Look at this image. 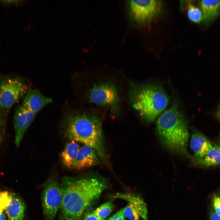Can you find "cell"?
Returning <instances> with one entry per match:
<instances>
[{
  "label": "cell",
  "instance_id": "obj_1",
  "mask_svg": "<svg viewBox=\"0 0 220 220\" xmlns=\"http://www.w3.org/2000/svg\"><path fill=\"white\" fill-rule=\"evenodd\" d=\"M60 185L62 195L61 214L64 219L75 220H80L108 187L105 179L93 175L78 178L64 177Z\"/></svg>",
  "mask_w": 220,
  "mask_h": 220
},
{
  "label": "cell",
  "instance_id": "obj_2",
  "mask_svg": "<svg viewBox=\"0 0 220 220\" xmlns=\"http://www.w3.org/2000/svg\"><path fill=\"white\" fill-rule=\"evenodd\" d=\"M63 125L67 136L95 149L100 157L106 156L101 118L92 112L72 110L65 115Z\"/></svg>",
  "mask_w": 220,
  "mask_h": 220
},
{
  "label": "cell",
  "instance_id": "obj_3",
  "mask_svg": "<svg viewBox=\"0 0 220 220\" xmlns=\"http://www.w3.org/2000/svg\"><path fill=\"white\" fill-rule=\"evenodd\" d=\"M156 132L167 149L174 152L187 155L189 133L186 120L175 105L165 111L158 118Z\"/></svg>",
  "mask_w": 220,
  "mask_h": 220
},
{
  "label": "cell",
  "instance_id": "obj_4",
  "mask_svg": "<svg viewBox=\"0 0 220 220\" xmlns=\"http://www.w3.org/2000/svg\"><path fill=\"white\" fill-rule=\"evenodd\" d=\"M168 97L159 86L150 84L138 88L134 93L133 106L148 122H153L168 104Z\"/></svg>",
  "mask_w": 220,
  "mask_h": 220
},
{
  "label": "cell",
  "instance_id": "obj_5",
  "mask_svg": "<svg viewBox=\"0 0 220 220\" xmlns=\"http://www.w3.org/2000/svg\"><path fill=\"white\" fill-rule=\"evenodd\" d=\"M27 86L21 79L7 78L0 80V109L4 114L26 94Z\"/></svg>",
  "mask_w": 220,
  "mask_h": 220
},
{
  "label": "cell",
  "instance_id": "obj_6",
  "mask_svg": "<svg viewBox=\"0 0 220 220\" xmlns=\"http://www.w3.org/2000/svg\"><path fill=\"white\" fill-rule=\"evenodd\" d=\"M62 199L60 184L56 177L45 183L42 194V204L45 220H53L60 209Z\"/></svg>",
  "mask_w": 220,
  "mask_h": 220
},
{
  "label": "cell",
  "instance_id": "obj_7",
  "mask_svg": "<svg viewBox=\"0 0 220 220\" xmlns=\"http://www.w3.org/2000/svg\"><path fill=\"white\" fill-rule=\"evenodd\" d=\"M85 93L88 101L100 106L113 105L118 99L115 86L106 81L94 82L86 90Z\"/></svg>",
  "mask_w": 220,
  "mask_h": 220
},
{
  "label": "cell",
  "instance_id": "obj_8",
  "mask_svg": "<svg viewBox=\"0 0 220 220\" xmlns=\"http://www.w3.org/2000/svg\"><path fill=\"white\" fill-rule=\"evenodd\" d=\"M130 13L133 19L139 24L148 23L157 17L161 9L159 0L129 1Z\"/></svg>",
  "mask_w": 220,
  "mask_h": 220
},
{
  "label": "cell",
  "instance_id": "obj_9",
  "mask_svg": "<svg viewBox=\"0 0 220 220\" xmlns=\"http://www.w3.org/2000/svg\"><path fill=\"white\" fill-rule=\"evenodd\" d=\"M35 115L23 105L16 108L13 117L15 143L17 147L20 145L26 131L33 121Z\"/></svg>",
  "mask_w": 220,
  "mask_h": 220
},
{
  "label": "cell",
  "instance_id": "obj_10",
  "mask_svg": "<svg viewBox=\"0 0 220 220\" xmlns=\"http://www.w3.org/2000/svg\"><path fill=\"white\" fill-rule=\"evenodd\" d=\"M51 98L44 96L37 89H28L25 95L23 105L36 114L44 106L51 102Z\"/></svg>",
  "mask_w": 220,
  "mask_h": 220
},
{
  "label": "cell",
  "instance_id": "obj_11",
  "mask_svg": "<svg viewBox=\"0 0 220 220\" xmlns=\"http://www.w3.org/2000/svg\"><path fill=\"white\" fill-rule=\"evenodd\" d=\"M99 157L95 149L85 145L79 149L74 169L79 170L100 163Z\"/></svg>",
  "mask_w": 220,
  "mask_h": 220
},
{
  "label": "cell",
  "instance_id": "obj_12",
  "mask_svg": "<svg viewBox=\"0 0 220 220\" xmlns=\"http://www.w3.org/2000/svg\"><path fill=\"white\" fill-rule=\"evenodd\" d=\"M25 210V205L21 198L14 194L9 195L6 210L9 220H24Z\"/></svg>",
  "mask_w": 220,
  "mask_h": 220
},
{
  "label": "cell",
  "instance_id": "obj_13",
  "mask_svg": "<svg viewBox=\"0 0 220 220\" xmlns=\"http://www.w3.org/2000/svg\"><path fill=\"white\" fill-rule=\"evenodd\" d=\"M190 146L197 159L203 158L213 147L207 138L198 133L192 134Z\"/></svg>",
  "mask_w": 220,
  "mask_h": 220
},
{
  "label": "cell",
  "instance_id": "obj_14",
  "mask_svg": "<svg viewBox=\"0 0 220 220\" xmlns=\"http://www.w3.org/2000/svg\"><path fill=\"white\" fill-rule=\"evenodd\" d=\"M114 198L123 199L132 204L144 220H147V205L139 196L131 193H119L113 196Z\"/></svg>",
  "mask_w": 220,
  "mask_h": 220
},
{
  "label": "cell",
  "instance_id": "obj_15",
  "mask_svg": "<svg viewBox=\"0 0 220 220\" xmlns=\"http://www.w3.org/2000/svg\"><path fill=\"white\" fill-rule=\"evenodd\" d=\"M79 148L77 141L73 140H71L66 145L61 157L63 164L67 167L74 169Z\"/></svg>",
  "mask_w": 220,
  "mask_h": 220
},
{
  "label": "cell",
  "instance_id": "obj_16",
  "mask_svg": "<svg viewBox=\"0 0 220 220\" xmlns=\"http://www.w3.org/2000/svg\"><path fill=\"white\" fill-rule=\"evenodd\" d=\"M200 6L203 19L208 21L218 14L220 10V0H202Z\"/></svg>",
  "mask_w": 220,
  "mask_h": 220
},
{
  "label": "cell",
  "instance_id": "obj_17",
  "mask_svg": "<svg viewBox=\"0 0 220 220\" xmlns=\"http://www.w3.org/2000/svg\"><path fill=\"white\" fill-rule=\"evenodd\" d=\"M197 163L205 166H211L220 164V152L215 146L202 158L197 159Z\"/></svg>",
  "mask_w": 220,
  "mask_h": 220
},
{
  "label": "cell",
  "instance_id": "obj_18",
  "mask_svg": "<svg viewBox=\"0 0 220 220\" xmlns=\"http://www.w3.org/2000/svg\"><path fill=\"white\" fill-rule=\"evenodd\" d=\"M113 207L112 203L109 201L102 204L94 211L101 220H104L111 213Z\"/></svg>",
  "mask_w": 220,
  "mask_h": 220
},
{
  "label": "cell",
  "instance_id": "obj_19",
  "mask_svg": "<svg viewBox=\"0 0 220 220\" xmlns=\"http://www.w3.org/2000/svg\"><path fill=\"white\" fill-rule=\"evenodd\" d=\"M187 14L189 19L195 23H199L203 19L201 11L190 4H189L187 7Z\"/></svg>",
  "mask_w": 220,
  "mask_h": 220
},
{
  "label": "cell",
  "instance_id": "obj_20",
  "mask_svg": "<svg viewBox=\"0 0 220 220\" xmlns=\"http://www.w3.org/2000/svg\"><path fill=\"white\" fill-rule=\"evenodd\" d=\"M124 215L129 220H139L140 216L136 209L129 203L124 207Z\"/></svg>",
  "mask_w": 220,
  "mask_h": 220
},
{
  "label": "cell",
  "instance_id": "obj_21",
  "mask_svg": "<svg viewBox=\"0 0 220 220\" xmlns=\"http://www.w3.org/2000/svg\"><path fill=\"white\" fill-rule=\"evenodd\" d=\"M0 109V147L2 144L5 134L6 119L5 115Z\"/></svg>",
  "mask_w": 220,
  "mask_h": 220
},
{
  "label": "cell",
  "instance_id": "obj_22",
  "mask_svg": "<svg viewBox=\"0 0 220 220\" xmlns=\"http://www.w3.org/2000/svg\"><path fill=\"white\" fill-rule=\"evenodd\" d=\"M124 207L122 209L109 217L107 220H125L124 215Z\"/></svg>",
  "mask_w": 220,
  "mask_h": 220
},
{
  "label": "cell",
  "instance_id": "obj_23",
  "mask_svg": "<svg viewBox=\"0 0 220 220\" xmlns=\"http://www.w3.org/2000/svg\"><path fill=\"white\" fill-rule=\"evenodd\" d=\"M83 215V220H101L94 211L85 212Z\"/></svg>",
  "mask_w": 220,
  "mask_h": 220
},
{
  "label": "cell",
  "instance_id": "obj_24",
  "mask_svg": "<svg viewBox=\"0 0 220 220\" xmlns=\"http://www.w3.org/2000/svg\"><path fill=\"white\" fill-rule=\"evenodd\" d=\"M7 204L0 202V220H9L6 213Z\"/></svg>",
  "mask_w": 220,
  "mask_h": 220
},
{
  "label": "cell",
  "instance_id": "obj_25",
  "mask_svg": "<svg viewBox=\"0 0 220 220\" xmlns=\"http://www.w3.org/2000/svg\"><path fill=\"white\" fill-rule=\"evenodd\" d=\"M213 204L216 212L220 216V198L215 197L214 200Z\"/></svg>",
  "mask_w": 220,
  "mask_h": 220
},
{
  "label": "cell",
  "instance_id": "obj_26",
  "mask_svg": "<svg viewBox=\"0 0 220 220\" xmlns=\"http://www.w3.org/2000/svg\"><path fill=\"white\" fill-rule=\"evenodd\" d=\"M210 220H220V216L216 212L212 211L210 214Z\"/></svg>",
  "mask_w": 220,
  "mask_h": 220
},
{
  "label": "cell",
  "instance_id": "obj_27",
  "mask_svg": "<svg viewBox=\"0 0 220 220\" xmlns=\"http://www.w3.org/2000/svg\"><path fill=\"white\" fill-rule=\"evenodd\" d=\"M215 146L219 151L220 152V145H216Z\"/></svg>",
  "mask_w": 220,
  "mask_h": 220
},
{
  "label": "cell",
  "instance_id": "obj_28",
  "mask_svg": "<svg viewBox=\"0 0 220 220\" xmlns=\"http://www.w3.org/2000/svg\"><path fill=\"white\" fill-rule=\"evenodd\" d=\"M62 220H75L71 218H65L64 219Z\"/></svg>",
  "mask_w": 220,
  "mask_h": 220
},
{
  "label": "cell",
  "instance_id": "obj_29",
  "mask_svg": "<svg viewBox=\"0 0 220 220\" xmlns=\"http://www.w3.org/2000/svg\"><path fill=\"white\" fill-rule=\"evenodd\" d=\"M218 115L220 117V108L218 112Z\"/></svg>",
  "mask_w": 220,
  "mask_h": 220
}]
</instances>
